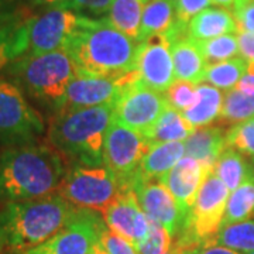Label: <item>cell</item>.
Masks as SVG:
<instances>
[{"label":"cell","mask_w":254,"mask_h":254,"mask_svg":"<svg viewBox=\"0 0 254 254\" xmlns=\"http://www.w3.org/2000/svg\"><path fill=\"white\" fill-rule=\"evenodd\" d=\"M198 95V85L187 81L175 79L173 85L165 92V98L174 109L185 112L195 103Z\"/></svg>","instance_id":"35"},{"label":"cell","mask_w":254,"mask_h":254,"mask_svg":"<svg viewBox=\"0 0 254 254\" xmlns=\"http://www.w3.org/2000/svg\"><path fill=\"white\" fill-rule=\"evenodd\" d=\"M105 227L106 223L98 212L75 208L68 223L38 249L48 254H91L100 243Z\"/></svg>","instance_id":"13"},{"label":"cell","mask_w":254,"mask_h":254,"mask_svg":"<svg viewBox=\"0 0 254 254\" xmlns=\"http://www.w3.org/2000/svg\"><path fill=\"white\" fill-rule=\"evenodd\" d=\"M137 82H140L137 68L120 76H100L78 69L66 89L61 110L68 112L116 103L123 92Z\"/></svg>","instance_id":"10"},{"label":"cell","mask_w":254,"mask_h":254,"mask_svg":"<svg viewBox=\"0 0 254 254\" xmlns=\"http://www.w3.org/2000/svg\"><path fill=\"white\" fill-rule=\"evenodd\" d=\"M137 71L140 82L160 93H165L167 89L175 82L171 44L165 36H154L141 43Z\"/></svg>","instance_id":"15"},{"label":"cell","mask_w":254,"mask_h":254,"mask_svg":"<svg viewBox=\"0 0 254 254\" xmlns=\"http://www.w3.org/2000/svg\"><path fill=\"white\" fill-rule=\"evenodd\" d=\"M153 143L138 133L116 122L110 125L103 147V165L123 187L133 188L141 161Z\"/></svg>","instance_id":"9"},{"label":"cell","mask_w":254,"mask_h":254,"mask_svg":"<svg viewBox=\"0 0 254 254\" xmlns=\"http://www.w3.org/2000/svg\"><path fill=\"white\" fill-rule=\"evenodd\" d=\"M239 51L242 58L247 63L254 61V33L252 31H239L237 33Z\"/></svg>","instance_id":"41"},{"label":"cell","mask_w":254,"mask_h":254,"mask_svg":"<svg viewBox=\"0 0 254 254\" xmlns=\"http://www.w3.org/2000/svg\"><path fill=\"white\" fill-rule=\"evenodd\" d=\"M125 188L127 187H123L105 165L73 164L71 168H66L57 193L73 208L88 209L103 215Z\"/></svg>","instance_id":"6"},{"label":"cell","mask_w":254,"mask_h":254,"mask_svg":"<svg viewBox=\"0 0 254 254\" xmlns=\"http://www.w3.org/2000/svg\"><path fill=\"white\" fill-rule=\"evenodd\" d=\"M212 3L216 6H220V7H225V9H230V7H235L236 0H212Z\"/></svg>","instance_id":"45"},{"label":"cell","mask_w":254,"mask_h":254,"mask_svg":"<svg viewBox=\"0 0 254 254\" xmlns=\"http://www.w3.org/2000/svg\"><path fill=\"white\" fill-rule=\"evenodd\" d=\"M223 98L220 89L209 83H199L195 103L188 110L182 112V115L196 128L210 126L215 120L220 119Z\"/></svg>","instance_id":"23"},{"label":"cell","mask_w":254,"mask_h":254,"mask_svg":"<svg viewBox=\"0 0 254 254\" xmlns=\"http://www.w3.org/2000/svg\"><path fill=\"white\" fill-rule=\"evenodd\" d=\"M102 218L112 232L134 247L147 236L150 229V219L140 206L134 190L130 187L119 193Z\"/></svg>","instance_id":"16"},{"label":"cell","mask_w":254,"mask_h":254,"mask_svg":"<svg viewBox=\"0 0 254 254\" xmlns=\"http://www.w3.org/2000/svg\"><path fill=\"white\" fill-rule=\"evenodd\" d=\"M33 250H34L37 254H48V253H46V252H43L41 249H38V247H37V249H33Z\"/></svg>","instance_id":"47"},{"label":"cell","mask_w":254,"mask_h":254,"mask_svg":"<svg viewBox=\"0 0 254 254\" xmlns=\"http://www.w3.org/2000/svg\"><path fill=\"white\" fill-rule=\"evenodd\" d=\"M246 69H247V61L236 57L227 61L208 65L203 81L220 91L229 92L236 88L237 83L245 76Z\"/></svg>","instance_id":"27"},{"label":"cell","mask_w":254,"mask_h":254,"mask_svg":"<svg viewBox=\"0 0 254 254\" xmlns=\"http://www.w3.org/2000/svg\"><path fill=\"white\" fill-rule=\"evenodd\" d=\"M21 21L0 28V71L6 69L10 64L21 57L17 44V30Z\"/></svg>","instance_id":"36"},{"label":"cell","mask_w":254,"mask_h":254,"mask_svg":"<svg viewBox=\"0 0 254 254\" xmlns=\"http://www.w3.org/2000/svg\"><path fill=\"white\" fill-rule=\"evenodd\" d=\"M184 157V143H153L140 165V178L144 181H160Z\"/></svg>","instance_id":"21"},{"label":"cell","mask_w":254,"mask_h":254,"mask_svg":"<svg viewBox=\"0 0 254 254\" xmlns=\"http://www.w3.org/2000/svg\"><path fill=\"white\" fill-rule=\"evenodd\" d=\"M78 21L79 14L61 7H50L23 20L17 30L20 55H41L65 50Z\"/></svg>","instance_id":"7"},{"label":"cell","mask_w":254,"mask_h":254,"mask_svg":"<svg viewBox=\"0 0 254 254\" xmlns=\"http://www.w3.org/2000/svg\"><path fill=\"white\" fill-rule=\"evenodd\" d=\"M24 254H37L34 250H30V252H27V253H24Z\"/></svg>","instance_id":"49"},{"label":"cell","mask_w":254,"mask_h":254,"mask_svg":"<svg viewBox=\"0 0 254 254\" xmlns=\"http://www.w3.org/2000/svg\"><path fill=\"white\" fill-rule=\"evenodd\" d=\"M147 0H113L106 18L123 34L137 40Z\"/></svg>","instance_id":"26"},{"label":"cell","mask_w":254,"mask_h":254,"mask_svg":"<svg viewBox=\"0 0 254 254\" xmlns=\"http://www.w3.org/2000/svg\"><path fill=\"white\" fill-rule=\"evenodd\" d=\"M26 14L20 7V0H0V28L24 20Z\"/></svg>","instance_id":"39"},{"label":"cell","mask_w":254,"mask_h":254,"mask_svg":"<svg viewBox=\"0 0 254 254\" xmlns=\"http://www.w3.org/2000/svg\"><path fill=\"white\" fill-rule=\"evenodd\" d=\"M227 147L235 148L249 158H254V118L227 130Z\"/></svg>","instance_id":"33"},{"label":"cell","mask_w":254,"mask_h":254,"mask_svg":"<svg viewBox=\"0 0 254 254\" xmlns=\"http://www.w3.org/2000/svg\"><path fill=\"white\" fill-rule=\"evenodd\" d=\"M115 105L57 112L48 126L50 144L75 164L103 167L105 138L113 123Z\"/></svg>","instance_id":"4"},{"label":"cell","mask_w":254,"mask_h":254,"mask_svg":"<svg viewBox=\"0 0 254 254\" xmlns=\"http://www.w3.org/2000/svg\"><path fill=\"white\" fill-rule=\"evenodd\" d=\"M212 171L230 192L254 177L253 161H249L246 155L232 147H227L220 154Z\"/></svg>","instance_id":"24"},{"label":"cell","mask_w":254,"mask_h":254,"mask_svg":"<svg viewBox=\"0 0 254 254\" xmlns=\"http://www.w3.org/2000/svg\"><path fill=\"white\" fill-rule=\"evenodd\" d=\"M91 254H109V253H108V252H106V250H105V249L102 247V245L99 243V245L95 246V249L92 250Z\"/></svg>","instance_id":"46"},{"label":"cell","mask_w":254,"mask_h":254,"mask_svg":"<svg viewBox=\"0 0 254 254\" xmlns=\"http://www.w3.org/2000/svg\"><path fill=\"white\" fill-rule=\"evenodd\" d=\"M170 44L175 78L195 85L203 82L208 64L200 54L195 40L188 37V34H184L174 38L173 41H170Z\"/></svg>","instance_id":"19"},{"label":"cell","mask_w":254,"mask_h":254,"mask_svg":"<svg viewBox=\"0 0 254 254\" xmlns=\"http://www.w3.org/2000/svg\"><path fill=\"white\" fill-rule=\"evenodd\" d=\"M112 3L113 0H66L57 7L71 10L85 17L99 18L108 14Z\"/></svg>","instance_id":"37"},{"label":"cell","mask_w":254,"mask_h":254,"mask_svg":"<svg viewBox=\"0 0 254 254\" xmlns=\"http://www.w3.org/2000/svg\"><path fill=\"white\" fill-rule=\"evenodd\" d=\"M141 43L115 28L106 17L79 14L66 46L78 69L100 76H120L137 68Z\"/></svg>","instance_id":"2"},{"label":"cell","mask_w":254,"mask_h":254,"mask_svg":"<svg viewBox=\"0 0 254 254\" xmlns=\"http://www.w3.org/2000/svg\"><path fill=\"white\" fill-rule=\"evenodd\" d=\"M252 161H253V167H254V158H252Z\"/></svg>","instance_id":"51"},{"label":"cell","mask_w":254,"mask_h":254,"mask_svg":"<svg viewBox=\"0 0 254 254\" xmlns=\"http://www.w3.org/2000/svg\"><path fill=\"white\" fill-rule=\"evenodd\" d=\"M250 219H254V177L230 192L222 226Z\"/></svg>","instance_id":"28"},{"label":"cell","mask_w":254,"mask_h":254,"mask_svg":"<svg viewBox=\"0 0 254 254\" xmlns=\"http://www.w3.org/2000/svg\"><path fill=\"white\" fill-rule=\"evenodd\" d=\"M209 173L210 170L203 167L198 160L184 157L160 180L173 193L187 218Z\"/></svg>","instance_id":"17"},{"label":"cell","mask_w":254,"mask_h":254,"mask_svg":"<svg viewBox=\"0 0 254 254\" xmlns=\"http://www.w3.org/2000/svg\"><path fill=\"white\" fill-rule=\"evenodd\" d=\"M173 236L161 225L150 220L147 236L137 245L138 254H167L173 246Z\"/></svg>","instance_id":"32"},{"label":"cell","mask_w":254,"mask_h":254,"mask_svg":"<svg viewBox=\"0 0 254 254\" xmlns=\"http://www.w3.org/2000/svg\"><path fill=\"white\" fill-rule=\"evenodd\" d=\"M133 190L147 218L165 227L173 239L178 236L185 226L187 215L163 182L144 181L138 173Z\"/></svg>","instance_id":"14"},{"label":"cell","mask_w":254,"mask_h":254,"mask_svg":"<svg viewBox=\"0 0 254 254\" xmlns=\"http://www.w3.org/2000/svg\"><path fill=\"white\" fill-rule=\"evenodd\" d=\"M230 190L210 171L200 187L182 230L198 239L202 245L213 243L219 233L226 210Z\"/></svg>","instance_id":"11"},{"label":"cell","mask_w":254,"mask_h":254,"mask_svg":"<svg viewBox=\"0 0 254 254\" xmlns=\"http://www.w3.org/2000/svg\"><path fill=\"white\" fill-rule=\"evenodd\" d=\"M198 254H240L233 249H229L225 246L215 245V243H210V245H205L199 250Z\"/></svg>","instance_id":"43"},{"label":"cell","mask_w":254,"mask_h":254,"mask_svg":"<svg viewBox=\"0 0 254 254\" xmlns=\"http://www.w3.org/2000/svg\"><path fill=\"white\" fill-rule=\"evenodd\" d=\"M75 212L60 193L10 202L0 210V252L24 254L46 245Z\"/></svg>","instance_id":"3"},{"label":"cell","mask_w":254,"mask_h":254,"mask_svg":"<svg viewBox=\"0 0 254 254\" xmlns=\"http://www.w3.org/2000/svg\"><path fill=\"white\" fill-rule=\"evenodd\" d=\"M245 1H247V0H236V4H235V6L240 4V3H245Z\"/></svg>","instance_id":"48"},{"label":"cell","mask_w":254,"mask_h":254,"mask_svg":"<svg viewBox=\"0 0 254 254\" xmlns=\"http://www.w3.org/2000/svg\"><path fill=\"white\" fill-rule=\"evenodd\" d=\"M63 157L51 144L10 145L0 153V200L10 203L57 193L66 173Z\"/></svg>","instance_id":"1"},{"label":"cell","mask_w":254,"mask_h":254,"mask_svg":"<svg viewBox=\"0 0 254 254\" xmlns=\"http://www.w3.org/2000/svg\"><path fill=\"white\" fill-rule=\"evenodd\" d=\"M175 0H147L138 31V43L154 36H167L175 26Z\"/></svg>","instance_id":"22"},{"label":"cell","mask_w":254,"mask_h":254,"mask_svg":"<svg viewBox=\"0 0 254 254\" xmlns=\"http://www.w3.org/2000/svg\"><path fill=\"white\" fill-rule=\"evenodd\" d=\"M168 106L165 93L153 91L137 82L128 86L116 102L113 122L145 136Z\"/></svg>","instance_id":"12"},{"label":"cell","mask_w":254,"mask_h":254,"mask_svg":"<svg viewBox=\"0 0 254 254\" xmlns=\"http://www.w3.org/2000/svg\"><path fill=\"white\" fill-rule=\"evenodd\" d=\"M46 131L44 119L13 81L0 76V143H34Z\"/></svg>","instance_id":"8"},{"label":"cell","mask_w":254,"mask_h":254,"mask_svg":"<svg viewBox=\"0 0 254 254\" xmlns=\"http://www.w3.org/2000/svg\"><path fill=\"white\" fill-rule=\"evenodd\" d=\"M236 88L246 95H253L254 96V61L247 63L245 76L237 83Z\"/></svg>","instance_id":"42"},{"label":"cell","mask_w":254,"mask_h":254,"mask_svg":"<svg viewBox=\"0 0 254 254\" xmlns=\"http://www.w3.org/2000/svg\"><path fill=\"white\" fill-rule=\"evenodd\" d=\"M64 1H66V0H30V3L33 6H36V7H47V9L57 7V6L63 4Z\"/></svg>","instance_id":"44"},{"label":"cell","mask_w":254,"mask_h":254,"mask_svg":"<svg viewBox=\"0 0 254 254\" xmlns=\"http://www.w3.org/2000/svg\"><path fill=\"white\" fill-rule=\"evenodd\" d=\"M195 43L208 65L236 58L237 54L240 53L237 34H225V36L195 41Z\"/></svg>","instance_id":"31"},{"label":"cell","mask_w":254,"mask_h":254,"mask_svg":"<svg viewBox=\"0 0 254 254\" xmlns=\"http://www.w3.org/2000/svg\"><path fill=\"white\" fill-rule=\"evenodd\" d=\"M185 157L198 160L208 170H213L220 154L227 148V130L222 126L199 127L185 141Z\"/></svg>","instance_id":"18"},{"label":"cell","mask_w":254,"mask_h":254,"mask_svg":"<svg viewBox=\"0 0 254 254\" xmlns=\"http://www.w3.org/2000/svg\"><path fill=\"white\" fill-rule=\"evenodd\" d=\"M254 118V96L246 95L237 88L225 93L220 120L233 126Z\"/></svg>","instance_id":"30"},{"label":"cell","mask_w":254,"mask_h":254,"mask_svg":"<svg viewBox=\"0 0 254 254\" xmlns=\"http://www.w3.org/2000/svg\"><path fill=\"white\" fill-rule=\"evenodd\" d=\"M167 254H174V253H173V252H171V250H170V252H168V253H167Z\"/></svg>","instance_id":"50"},{"label":"cell","mask_w":254,"mask_h":254,"mask_svg":"<svg viewBox=\"0 0 254 254\" xmlns=\"http://www.w3.org/2000/svg\"><path fill=\"white\" fill-rule=\"evenodd\" d=\"M76 72L78 66L66 50L26 55L6 68L10 81L31 99L54 110V113L63 108L66 89Z\"/></svg>","instance_id":"5"},{"label":"cell","mask_w":254,"mask_h":254,"mask_svg":"<svg viewBox=\"0 0 254 254\" xmlns=\"http://www.w3.org/2000/svg\"><path fill=\"white\" fill-rule=\"evenodd\" d=\"M100 245L109 254H138L134 246L112 232L108 226L100 235Z\"/></svg>","instance_id":"38"},{"label":"cell","mask_w":254,"mask_h":254,"mask_svg":"<svg viewBox=\"0 0 254 254\" xmlns=\"http://www.w3.org/2000/svg\"><path fill=\"white\" fill-rule=\"evenodd\" d=\"M239 31L254 33V0H247L233 7Z\"/></svg>","instance_id":"40"},{"label":"cell","mask_w":254,"mask_h":254,"mask_svg":"<svg viewBox=\"0 0 254 254\" xmlns=\"http://www.w3.org/2000/svg\"><path fill=\"white\" fill-rule=\"evenodd\" d=\"M195 130L196 127L192 126L180 110L170 105L145 137L151 143H184Z\"/></svg>","instance_id":"25"},{"label":"cell","mask_w":254,"mask_h":254,"mask_svg":"<svg viewBox=\"0 0 254 254\" xmlns=\"http://www.w3.org/2000/svg\"><path fill=\"white\" fill-rule=\"evenodd\" d=\"M213 243L233 249L240 254H254V219L222 226Z\"/></svg>","instance_id":"29"},{"label":"cell","mask_w":254,"mask_h":254,"mask_svg":"<svg viewBox=\"0 0 254 254\" xmlns=\"http://www.w3.org/2000/svg\"><path fill=\"white\" fill-rule=\"evenodd\" d=\"M212 0H175V26L168 34H184L187 33L188 24L202 10L208 9Z\"/></svg>","instance_id":"34"},{"label":"cell","mask_w":254,"mask_h":254,"mask_svg":"<svg viewBox=\"0 0 254 254\" xmlns=\"http://www.w3.org/2000/svg\"><path fill=\"white\" fill-rule=\"evenodd\" d=\"M239 33L235 14L225 7H208L192 18L187 34L195 41Z\"/></svg>","instance_id":"20"}]
</instances>
